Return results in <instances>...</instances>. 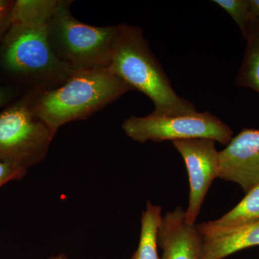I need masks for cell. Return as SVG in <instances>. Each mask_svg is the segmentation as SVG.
Instances as JSON below:
<instances>
[{
  "label": "cell",
  "instance_id": "cell-16",
  "mask_svg": "<svg viewBox=\"0 0 259 259\" xmlns=\"http://www.w3.org/2000/svg\"><path fill=\"white\" fill-rule=\"evenodd\" d=\"M27 171L0 161V187L10 181L21 180L26 175Z\"/></svg>",
  "mask_w": 259,
  "mask_h": 259
},
{
  "label": "cell",
  "instance_id": "cell-7",
  "mask_svg": "<svg viewBox=\"0 0 259 259\" xmlns=\"http://www.w3.org/2000/svg\"><path fill=\"white\" fill-rule=\"evenodd\" d=\"M215 141L210 139H189L173 141L187 167L190 182L189 205L185 221L196 224V220L213 180L218 178L220 152Z\"/></svg>",
  "mask_w": 259,
  "mask_h": 259
},
{
  "label": "cell",
  "instance_id": "cell-4",
  "mask_svg": "<svg viewBox=\"0 0 259 259\" xmlns=\"http://www.w3.org/2000/svg\"><path fill=\"white\" fill-rule=\"evenodd\" d=\"M3 60L12 72L40 83L62 84L74 73L54 52L49 24L10 25L5 37Z\"/></svg>",
  "mask_w": 259,
  "mask_h": 259
},
{
  "label": "cell",
  "instance_id": "cell-6",
  "mask_svg": "<svg viewBox=\"0 0 259 259\" xmlns=\"http://www.w3.org/2000/svg\"><path fill=\"white\" fill-rule=\"evenodd\" d=\"M122 129L127 137L141 144L204 139L227 146L233 138V130L209 112L177 116L132 115L122 123Z\"/></svg>",
  "mask_w": 259,
  "mask_h": 259
},
{
  "label": "cell",
  "instance_id": "cell-3",
  "mask_svg": "<svg viewBox=\"0 0 259 259\" xmlns=\"http://www.w3.org/2000/svg\"><path fill=\"white\" fill-rule=\"evenodd\" d=\"M68 1H59L49 24V39L56 56L75 71L105 69L115 47L120 25L96 27L80 22Z\"/></svg>",
  "mask_w": 259,
  "mask_h": 259
},
{
  "label": "cell",
  "instance_id": "cell-2",
  "mask_svg": "<svg viewBox=\"0 0 259 259\" xmlns=\"http://www.w3.org/2000/svg\"><path fill=\"white\" fill-rule=\"evenodd\" d=\"M133 89L105 69L75 71L56 89L32 98L37 117L55 134L61 126L91 115Z\"/></svg>",
  "mask_w": 259,
  "mask_h": 259
},
{
  "label": "cell",
  "instance_id": "cell-15",
  "mask_svg": "<svg viewBox=\"0 0 259 259\" xmlns=\"http://www.w3.org/2000/svg\"><path fill=\"white\" fill-rule=\"evenodd\" d=\"M213 3L228 13L245 38L250 21V0H214Z\"/></svg>",
  "mask_w": 259,
  "mask_h": 259
},
{
  "label": "cell",
  "instance_id": "cell-21",
  "mask_svg": "<svg viewBox=\"0 0 259 259\" xmlns=\"http://www.w3.org/2000/svg\"><path fill=\"white\" fill-rule=\"evenodd\" d=\"M49 259H69L67 258L66 255L64 254V253H60V254L55 255V256L51 257V258Z\"/></svg>",
  "mask_w": 259,
  "mask_h": 259
},
{
  "label": "cell",
  "instance_id": "cell-1",
  "mask_svg": "<svg viewBox=\"0 0 259 259\" xmlns=\"http://www.w3.org/2000/svg\"><path fill=\"white\" fill-rule=\"evenodd\" d=\"M109 72L122 80L133 90L151 99L153 115L177 116L197 112L192 102L177 94L161 65L150 49L142 30L120 25V32L108 66Z\"/></svg>",
  "mask_w": 259,
  "mask_h": 259
},
{
  "label": "cell",
  "instance_id": "cell-8",
  "mask_svg": "<svg viewBox=\"0 0 259 259\" xmlns=\"http://www.w3.org/2000/svg\"><path fill=\"white\" fill-rule=\"evenodd\" d=\"M218 178L238 184L245 194L259 185V129L243 128L220 152Z\"/></svg>",
  "mask_w": 259,
  "mask_h": 259
},
{
  "label": "cell",
  "instance_id": "cell-12",
  "mask_svg": "<svg viewBox=\"0 0 259 259\" xmlns=\"http://www.w3.org/2000/svg\"><path fill=\"white\" fill-rule=\"evenodd\" d=\"M246 48L236 77V84L251 89L259 94V19H250L246 37Z\"/></svg>",
  "mask_w": 259,
  "mask_h": 259
},
{
  "label": "cell",
  "instance_id": "cell-9",
  "mask_svg": "<svg viewBox=\"0 0 259 259\" xmlns=\"http://www.w3.org/2000/svg\"><path fill=\"white\" fill-rule=\"evenodd\" d=\"M158 245L163 250L161 259H201L202 236L197 224L185 221V211L177 207L162 219Z\"/></svg>",
  "mask_w": 259,
  "mask_h": 259
},
{
  "label": "cell",
  "instance_id": "cell-20",
  "mask_svg": "<svg viewBox=\"0 0 259 259\" xmlns=\"http://www.w3.org/2000/svg\"><path fill=\"white\" fill-rule=\"evenodd\" d=\"M13 3L10 2L0 1V14L10 13Z\"/></svg>",
  "mask_w": 259,
  "mask_h": 259
},
{
  "label": "cell",
  "instance_id": "cell-17",
  "mask_svg": "<svg viewBox=\"0 0 259 259\" xmlns=\"http://www.w3.org/2000/svg\"><path fill=\"white\" fill-rule=\"evenodd\" d=\"M250 19H259V0H250Z\"/></svg>",
  "mask_w": 259,
  "mask_h": 259
},
{
  "label": "cell",
  "instance_id": "cell-13",
  "mask_svg": "<svg viewBox=\"0 0 259 259\" xmlns=\"http://www.w3.org/2000/svg\"><path fill=\"white\" fill-rule=\"evenodd\" d=\"M162 208L148 200L142 212L139 247L131 259H161L158 253V233L162 223Z\"/></svg>",
  "mask_w": 259,
  "mask_h": 259
},
{
  "label": "cell",
  "instance_id": "cell-5",
  "mask_svg": "<svg viewBox=\"0 0 259 259\" xmlns=\"http://www.w3.org/2000/svg\"><path fill=\"white\" fill-rule=\"evenodd\" d=\"M56 134L37 117L32 98L0 112V161L22 169L40 163Z\"/></svg>",
  "mask_w": 259,
  "mask_h": 259
},
{
  "label": "cell",
  "instance_id": "cell-14",
  "mask_svg": "<svg viewBox=\"0 0 259 259\" xmlns=\"http://www.w3.org/2000/svg\"><path fill=\"white\" fill-rule=\"evenodd\" d=\"M58 3L56 0H18L12 5L9 25H47L54 17Z\"/></svg>",
  "mask_w": 259,
  "mask_h": 259
},
{
  "label": "cell",
  "instance_id": "cell-11",
  "mask_svg": "<svg viewBox=\"0 0 259 259\" xmlns=\"http://www.w3.org/2000/svg\"><path fill=\"white\" fill-rule=\"evenodd\" d=\"M259 222V185L247 192L234 208L215 220L197 224L200 229L231 230Z\"/></svg>",
  "mask_w": 259,
  "mask_h": 259
},
{
  "label": "cell",
  "instance_id": "cell-18",
  "mask_svg": "<svg viewBox=\"0 0 259 259\" xmlns=\"http://www.w3.org/2000/svg\"><path fill=\"white\" fill-rule=\"evenodd\" d=\"M10 96L11 95L9 90L0 86V107L4 105L9 100Z\"/></svg>",
  "mask_w": 259,
  "mask_h": 259
},
{
  "label": "cell",
  "instance_id": "cell-10",
  "mask_svg": "<svg viewBox=\"0 0 259 259\" xmlns=\"http://www.w3.org/2000/svg\"><path fill=\"white\" fill-rule=\"evenodd\" d=\"M198 230L202 236L201 259H223L259 245V222L235 229Z\"/></svg>",
  "mask_w": 259,
  "mask_h": 259
},
{
  "label": "cell",
  "instance_id": "cell-19",
  "mask_svg": "<svg viewBox=\"0 0 259 259\" xmlns=\"http://www.w3.org/2000/svg\"><path fill=\"white\" fill-rule=\"evenodd\" d=\"M10 13L0 14V33L3 32L5 27L9 26Z\"/></svg>",
  "mask_w": 259,
  "mask_h": 259
}]
</instances>
